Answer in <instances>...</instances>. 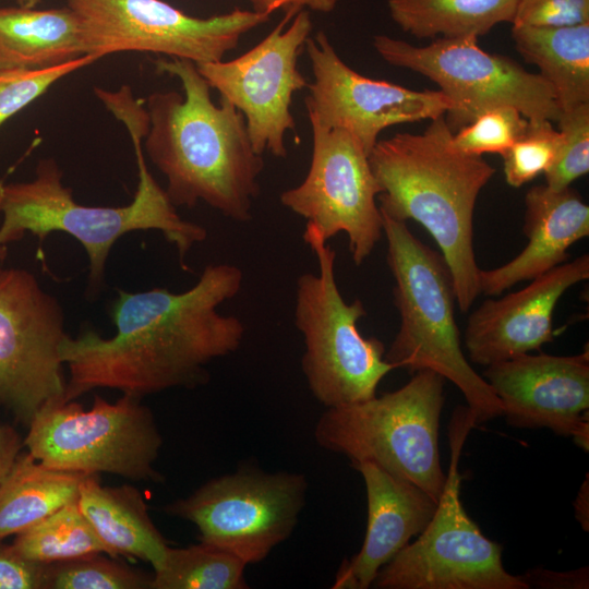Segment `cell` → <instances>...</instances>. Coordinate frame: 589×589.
<instances>
[{
	"label": "cell",
	"mask_w": 589,
	"mask_h": 589,
	"mask_svg": "<svg viewBox=\"0 0 589 589\" xmlns=\"http://www.w3.org/2000/svg\"><path fill=\"white\" fill-rule=\"evenodd\" d=\"M242 271L232 264L207 265L182 292L153 288L118 290L109 308L116 334L94 329L67 337L60 357L69 370L65 401L96 388L117 389L142 399L166 389L207 382V364L235 352L245 327L218 308L241 289Z\"/></svg>",
	"instance_id": "6da1fadb"
},
{
	"label": "cell",
	"mask_w": 589,
	"mask_h": 589,
	"mask_svg": "<svg viewBox=\"0 0 589 589\" xmlns=\"http://www.w3.org/2000/svg\"><path fill=\"white\" fill-rule=\"evenodd\" d=\"M98 98L129 131L139 171L133 200L123 206H89L77 203L72 190L62 184V170L52 158L37 163L29 181L0 180V245L21 240L26 233L43 243L52 232L73 237L88 257V293L94 296L104 286L108 256L124 235L137 230H158L175 244L180 262L192 247L203 242L207 231L182 219L166 191L149 172L142 147L149 127L144 101L136 99L128 85L117 91L101 89Z\"/></svg>",
	"instance_id": "7a4b0ae2"
},
{
	"label": "cell",
	"mask_w": 589,
	"mask_h": 589,
	"mask_svg": "<svg viewBox=\"0 0 589 589\" xmlns=\"http://www.w3.org/2000/svg\"><path fill=\"white\" fill-rule=\"evenodd\" d=\"M155 65L183 88V95L154 92L145 100L149 127L142 147L166 177L170 202L188 208L204 202L235 221L250 220L264 160L243 115L224 98L214 104L194 62L158 58Z\"/></svg>",
	"instance_id": "3957f363"
},
{
	"label": "cell",
	"mask_w": 589,
	"mask_h": 589,
	"mask_svg": "<svg viewBox=\"0 0 589 589\" xmlns=\"http://www.w3.org/2000/svg\"><path fill=\"white\" fill-rule=\"evenodd\" d=\"M452 134L441 116L421 133L378 140L369 161L380 211L399 221L414 220L431 235L449 271L457 306L467 313L480 294L473 213L495 168L482 156L454 149Z\"/></svg>",
	"instance_id": "277c9868"
},
{
	"label": "cell",
	"mask_w": 589,
	"mask_h": 589,
	"mask_svg": "<svg viewBox=\"0 0 589 589\" xmlns=\"http://www.w3.org/2000/svg\"><path fill=\"white\" fill-rule=\"evenodd\" d=\"M382 214L386 261L394 277L400 323L385 359L410 373L430 370L455 384L476 424L502 416V405L465 357L455 318L456 296L441 254L420 241L407 223Z\"/></svg>",
	"instance_id": "5b68a950"
},
{
	"label": "cell",
	"mask_w": 589,
	"mask_h": 589,
	"mask_svg": "<svg viewBox=\"0 0 589 589\" xmlns=\"http://www.w3.org/2000/svg\"><path fill=\"white\" fill-rule=\"evenodd\" d=\"M444 402V377L430 370L417 371L394 392L327 408L316 422L314 438L352 465H377L438 501L446 482L438 446Z\"/></svg>",
	"instance_id": "8992f818"
},
{
	"label": "cell",
	"mask_w": 589,
	"mask_h": 589,
	"mask_svg": "<svg viewBox=\"0 0 589 589\" xmlns=\"http://www.w3.org/2000/svg\"><path fill=\"white\" fill-rule=\"evenodd\" d=\"M304 242L314 252L318 273L297 280L294 324L305 351L301 366L308 386L326 408H338L376 396L380 382L395 368L385 359L376 337L361 335L358 323L366 315L360 299L347 302L335 278L336 252L310 223Z\"/></svg>",
	"instance_id": "52a82bcc"
},
{
	"label": "cell",
	"mask_w": 589,
	"mask_h": 589,
	"mask_svg": "<svg viewBox=\"0 0 589 589\" xmlns=\"http://www.w3.org/2000/svg\"><path fill=\"white\" fill-rule=\"evenodd\" d=\"M141 400L122 394L111 402L96 395L88 409L75 400L46 405L29 422L23 445L53 469L160 482L154 465L163 437Z\"/></svg>",
	"instance_id": "ba28073f"
},
{
	"label": "cell",
	"mask_w": 589,
	"mask_h": 589,
	"mask_svg": "<svg viewBox=\"0 0 589 589\" xmlns=\"http://www.w3.org/2000/svg\"><path fill=\"white\" fill-rule=\"evenodd\" d=\"M469 409L457 410L449 426L450 461L432 519L377 573V589H528L502 562V545L488 539L460 500L458 461L470 430Z\"/></svg>",
	"instance_id": "9c48e42d"
},
{
	"label": "cell",
	"mask_w": 589,
	"mask_h": 589,
	"mask_svg": "<svg viewBox=\"0 0 589 589\" xmlns=\"http://www.w3.org/2000/svg\"><path fill=\"white\" fill-rule=\"evenodd\" d=\"M373 47L390 65L419 73L440 87L452 103L444 118L453 132L501 106L515 107L528 120L556 122L561 115L552 87L539 73L484 51L478 37L435 38L419 47L376 35Z\"/></svg>",
	"instance_id": "30bf717a"
},
{
	"label": "cell",
	"mask_w": 589,
	"mask_h": 589,
	"mask_svg": "<svg viewBox=\"0 0 589 589\" xmlns=\"http://www.w3.org/2000/svg\"><path fill=\"white\" fill-rule=\"evenodd\" d=\"M76 15L85 55L153 52L195 64L220 61L240 38L269 21L253 10L195 17L164 0H67Z\"/></svg>",
	"instance_id": "8fae6325"
},
{
	"label": "cell",
	"mask_w": 589,
	"mask_h": 589,
	"mask_svg": "<svg viewBox=\"0 0 589 589\" xmlns=\"http://www.w3.org/2000/svg\"><path fill=\"white\" fill-rule=\"evenodd\" d=\"M306 490L302 473H271L243 466L205 482L164 510L192 522L201 542L230 552L248 565L263 561L290 537Z\"/></svg>",
	"instance_id": "7c38bea8"
},
{
	"label": "cell",
	"mask_w": 589,
	"mask_h": 589,
	"mask_svg": "<svg viewBox=\"0 0 589 589\" xmlns=\"http://www.w3.org/2000/svg\"><path fill=\"white\" fill-rule=\"evenodd\" d=\"M67 335L59 300L36 276L0 267V405L27 425L46 405L65 400Z\"/></svg>",
	"instance_id": "4fadbf2b"
},
{
	"label": "cell",
	"mask_w": 589,
	"mask_h": 589,
	"mask_svg": "<svg viewBox=\"0 0 589 589\" xmlns=\"http://www.w3.org/2000/svg\"><path fill=\"white\" fill-rule=\"evenodd\" d=\"M313 24L306 9H289L257 45L229 61L196 64L220 98L244 117L254 151L287 156L286 134L296 131L290 111L293 95L308 87L298 58Z\"/></svg>",
	"instance_id": "5bb4252c"
},
{
	"label": "cell",
	"mask_w": 589,
	"mask_h": 589,
	"mask_svg": "<svg viewBox=\"0 0 589 589\" xmlns=\"http://www.w3.org/2000/svg\"><path fill=\"white\" fill-rule=\"evenodd\" d=\"M312 156L304 180L280 194L281 204L313 224L328 241L345 233L354 265L383 235L380 188L369 155L349 133L310 122Z\"/></svg>",
	"instance_id": "9a60e30c"
},
{
	"label": "cell",
	"mask_w": 589,
	"mask_h": 589,
	"mask_svg": "<svg viewBox=\"0 0 589 589\" xmlns=\"http://www.w3.org/2000/svg\"><path fill=\"white\" fill-rule=\"evenodd\" d=\"M313 82L305 107L310 122L354 137L370 155L380 133L393 125L433 120L452 107L441 91H414L352 70L320 31L305 43Z\"/></svg>",
	"instance_id": "2e32d148"
},
{
	"label": "cell",
	"mask_w": 589,
	"mask_h": 589,
	"mask_svg": "<svg viewBox=\"0 0 589 589\" xmlns=\"http://www.w3.org/2000/svg\"><path fill=\"white\" fill-rule=\"evenodd\" d=\"M482 377L515 428H545L588 450L589 351L574 356L524 353L488 365Z\"/></svg>",
	"instance_id": "e0dca14e"
},
{
	"label": "cell",
	"mask_w": 589,
	"mask_h": 589,
	"mask_svg": "<svg viewBox=\"0 0 589 589\" xmlns=\"http://www.w3.org/2000/svg\"><path fill=\"white\" fill-rule=\"evenodd\" d=\"M588 278L586 253L531 279L518 291L483 301L470 313L464 334L469 360L488 366L552 341L556 304L569 288Z\"/></svg>",
	"instance_id": "ac0fdd59"
},
{
	"label": "cell",
	"mask_w": 589,
	"mask_h": 589,
	"mask_svg": "<svg viewBox=\"0 0 589 589\" xmlns=\"http://www.w3.org/2000/svg\"><path fill=\"white\" fill-rule=\"evenodd\" d=\"M352 466L365 484L366 532L360 551L340 564L334 589L370 588L380 569L424 530L438 502L414 483L377 465Z\"/></svg>",
	"instance_id": "d6986e66"
},
{
	"label": "cell",
	"mask_w": 589,
	"mask_h": 589,
	"mask_svg": "<svg viewBox=\"0 0 589 589\" xmlns=\"http://www.w3.org/2000/svg\"><path fill=\"white\" fill-rule=\"evenodd\" d=\"M522 232L528 243L517 256L492 269L480 268V293L500 296L567 262L569 248L589 236V206L570 187L534 185L525 196Z\"/></svg>",
	"instance_id": "ffe728a7"
},
{
	"label": "cell",
	"mask_w": 589,
	"mask_h": 589,
	"mask_svg": "<svg viewBox=\"0 0 589 589\" xmlns=\"http://www.w3.org/2000/svg\"><path fill=\"white\" fill-rule=\"evenodd\" d=\"M77 505L110 556L134 557L149 563L153 569L161 564L169 544L136 488L105 486L97 474H91L80 486Z\"/></svg>",
	"instance_id": "44dd1931"
},
{
	"label": "cell",
	"mask_w": 589,
	"mask_h": 589,
	"mask_svg": "<svg viewBox=\"0 0 589 589\" xmlns=\"http://www.w3.org/2000/svg\"><path fill=\"white\" fill-rule=\"evenodd\" d=\"M85 56L76 15L69 7L0 8V70H43Z\"/></svg>",
	"instance_id": "7402d4cb"
},
{
	"label": "cell",
	"mask_w": 589,
	"mask_h": 589,
	"mask_svg": "<svg viewBox=\"0 0 589 589\" xmlns=\"http://www.w3.org/2000/svg\"><path fill=\"white\" fill-rule=\"evenodd\" d=\"M512 37L516 50L552 87L561 112L589 103V23L513 25Z\"/></svg>",
	"instance_id": "603a6c76"
},
{
	"label": "cell",
	"mask_w": 589,
	"mask_h": 589,
	"mask_svg": "<svg viewBox=\"0 0 589 589\" xmlns=\"http://www.w3.org/2000/svg\"><path fill=\"white\" fill-rule=\"evenodd\" d=\"M87 476L47 467L28 452L20 453L0 481V541L76 501Z\"/></svg>",
	"instance_id": "cb8c5ba5"
},
{
	"label": "cell",
	"mask_w": 589,
	"mask_h": 589,
	"mask_svg": "<svg viewBox=\"0 0 589 589\" xmlns=\"http://www.w3.org/2000/svg\"><path fill=\"white\" fill-rule=\"evenodd\" d=\"M518 0H388L392 20L413 37H480L513 23Z\"/></svg>",
	"instance_id": "d4e9b609"
},
{
	"label": "cell",
	"mask_w": 589,
	"mask_h": 589,
	"mask_svg": "<svg viewBox=\"0 0 589 589\" xmlns=\"http://www.w3.org/2000/svg\"><path fill=\"white\" fill-rule=\"evenodd\" d=\"M245 567L238 556L204 542L168 546L152 589H247Z\"/></svg>",
	"instance_id": "484cf974"
},
{
	"label": "cell",
	"mask_w": 589,
	"mask_h": 589,
	"mask_svg": "<svg viewBox=\"0 0 589 589\" xmlns=\"http://www.w3.org/2000/svg\"><path fill=\"white\" fill-rule=\"evenodd\" d=\"M12 544L25 557L44 564L95 553L109 555L81 512L77 500L17 533Z\"/></svg>",
	"instance_id": "4316f807"
},
{
	"label": "cell",
	"mask_w": 589,
	"mask_h": 589,
	"mask_svg": "<svg viewBox=\"0 0 589 589\" xmlns=\"http://www.w3.org/2000/svg\"><path fill=\"white\" fill-rule=\"evenodd\" d=\"M103 554L46 564L43 589H152V575Z\"/></svg>",
	"instance_id": "83f0119b"
},
{
	"label": "cell",
	"mask_w": 589,
	"mask_h": 589,
	"mask_svg": "<svg viewBox=\"0 0 589 589\" xmlns=\"http://www.w3.org/2000/svg\"><path fill=\"white\" fill-rule=\"evenodd\" d=\"M527 124L528 119L515 107H495L453 132L450 145L466 155L502 156L522 135Z\"/></svg>",
	"instance_id": "f1b7e54d"
},
{
	"label": "cell",
	"mask_w": 589,
	"mask_h": 589,
	"mask_svg": "<svg viewBox=\"0 0 589 589\" xmlns=\"http://www.w3.org/2000/svg\"><path fill=\"white\" fill-rule=\"evenodd\" d=\"M562 135L549 120H528L522 135L502 155L506 182L519 188L553 164Z\"/></svg>",
	"instance_id": "f546056e"
},
{
	"label": "cell",
	"mask_w": 589,
	"mask_h": 589,
	"mask_svg": "<svg viewBox=\"0 0 589 589\" xmlns=\"http://www.w3.org/2000/svg\"><path fill=\"white\" fill-rule=\"evenodd\" d=\"M556 122L562 140L544 177L546 187L562 190L589 171V103L561 112Z\"/></svg>",
	"instance_id": "4dcf8cb0"
},
{
	"label": "cell",
	"mask_w": 589,
	"mask_h": 589,
	"mask_svg": "<svg viewBox=\"0 0 589 589\" xmlns=\"http://www.w3.org/2000/svg\"><path fill=\"white\" fill-rule=\"evenodd\" d=\"M95 61V58L85 55L49 69L0 70V128L11 117L44 95L60 79Z\"/></svg>",
	"instance_id": "1f68e13d"
},
{
	"label": "cell",
	"mask_w": 589,
	"mask_h": 589,
	"mask_svg": "<svg viewBox=\"0 0 589 589\" xmlns=\"http://www.w3.org/2000/svg\"><path fill=\"white\" fill-rule=\"evenodd\" d=\"M589 23V0H518L513 25L569 26Z\"/></svg>",
	"instance_id": "d6a6232c"
},
{
	"label": "cell",
	"mask_w": 589,
	"mask_h": 589,
	"mask_svg": "<svg viewBox=\"0 0 589 589\" xmlns=\"http://www.w3.org/2000/svg\"><path fill=\"white\" fill-rule=\"evenodd\" d=\"M45 567L0 541V589H43Z\"/></svg>",
	"instance_id": "836d02e7"
},
{
	"label": "cell",
	"mask_w": 589,
	"mask_h": 589,
	"mask_svg": "<svg viewBox=\"0 0 589 589\" xmlns=\"http://www.w3.org/2000/svg\"><path fill=\"white\" fill-rule=\"evenodd\" d=\"M528 588L587 589L589 568L580 567L568 572H555L545 568H532L519 575Z\"/></svg>",
	"instance_id": "e575fe53"
},
{
	"label": "cell",
	"mask_w": 589,
	"mask_h": 589,
	"mask_svg": "<svg viewBox=\"0 0 589 589\" xmlns=\"http://www.w3.org/2000/svg\"><path fill=\"white\" fill-rule=\"evenodd\" d=\"M253 11L272 14L276 10L309 9L316 12L329 13L341 0H250Z\"/></svg>",
	"instance_id": "d590c367"
},
{
	"label": "cell",
	"mask_w": 589,
	"mask_h": 589,
	"mask_svg": "<svg viewBox=\"0 0 589 589\" xmlns=\"http://www.w3.org/2000/svg\"><path fill=\"white\" fill-rule=\"evenodd\" d=\"M22 445L23 441L15 429L0 422V481L14 464Z\"/></svg>",
	"instance_id": "8d00e7d4"
},
{
	"label": "cell",
	"mask_w": 589,
	"mask_h": 589,
	"mask_svg": "<svg viewBox=\"0 0 589 589\" xmlns=\"http://www.w3.org/2000/svg\"><path fill=\"white\" fill-rule=\"evenodd\" d=\"M588 492H589V488H588V477H587L575 501V516L586 531H588V524H589Z\"/></svg>",
	"instance_id": "74e56055"
},
{
	"label": "cell",
	"mask_w": 589,
	"mask_h": 589,
	"mask_svg": "<svg viewBox=\"0 0 589 589\" xmlns=\"http://www.w3.org/2000/svg\"><path fill=\"white\" fill-rule=\"evenodd\" d=\"M43 0H15L17 5L36 8Z\"/></svg>",
	"instance_id": "f35d334b"
},
{
	"label": "cell",
	"mask_w": 589,
	"mask_h": 589,
	"mask_svg": "<svg viewBox=\"0 0 589 589\" xmlns=\"http://www.w3.org/2000/svg\"><path fill=\"white\" fill-rule=\"evenodd\" d=\"M7 254H8V247L0 245V262L5 259Z\"/></svg>",
	"instance_id": "ab89813d"
}]
</instances>
